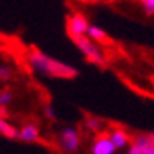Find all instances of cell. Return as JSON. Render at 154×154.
<instances>
[{
	"label": "cell",
	"mask_w": 154,
	"mask_h": 154,
	"mask_svg": "<svg viewBox=\"0 0 154 154\" xmlns=\"http://www.w3.org/2000/svg\"><path fill=\"white\" fill-rule=\"evenodd\" d=\"M28 63L36 75L45 78H73L76 76V69L66 63H61L54 57L43 54L42 50H31Z\"/></svg>",
	"instance_id": "6da1fadb"
},
{
	"label": "cell",
	"mask_w": 154,
	"mask_h": 154,
	"mask_svg": "<svg viewBox=\"0 0 154 154\" xmlns=\"http://www.w3.org/2000/svg\"><path fill=\"white\" fill-rule=\"evenodd\" d=\"M73 42H75V45L78 47V50H80L90 63L102 64L106 61L104 52L99 49L97 43L94 42L92 38H88V36H73Z\"/></svg>",
	"instance_id": "7a4b0ae2"
},
{
	"label": "cell",
	"mask_w": 154,
	"mask_h": 154,
	"mask_svg": "<svg viewBox=\"0 0 154 154\" xmlns=\"http://www.w3.org/2000/svg\"><path fill=\"white\" fill-rule=\"evenodd\" d=\"M92 24H88V19L80 12H75L68 17V31L71 38L73 36H87Z\"/></svg>",
	"instance_id": "3957f363"
},
{
	"label": "cell",
	"mask_w": 154,
	"mask_h": 154,
	"mask_svg": "<svg viewBox=\"0 0 154 154\" xmlns=\"http://www.w3.org/2000/svg\"><path fill=\"white\" fill-rule=\"evenodd\" d=\"M59 146L64 152H75L78 147H80V135L75 128L66 126L63 128V132L59 135Z\"/></svg>",
	"instance_id": "277c9868"
},
{
	"label": "cell",
	"mask_w": 154,
	"mask_h": 154,
	"mask_svg": "<svg viewBox=\"0 0 154 154\" xmlns=\"http://www.w3.org/2000/svg\"><path fill=\"white\" fill-rule=\"evenodd\" d=\"M118 151L109 135H99L92 144V154H114Z\"/></svg>",
	"instance_id": "5b68a950"
},
{
	"label": "cell",
	"mask_w": 154,
	"mask_h": 154,
	"mask_svg": "<svg viewBox=\"0 0 154 154\" xmlns=\"http://www.w3.org/2000/svg\"><path fill=\"white\" fill-rule=\"evenodd\" d=\"M133 144L139 147L142 154H154V133H151V135L140 133L135 137Z\"/></svg>",
	"instance_id": "8992f818"
},
{
	"label": "cell",
	"mask_w": 154,
	"mask_h": 154,
	"mask_svg": "<svg viewBox=\"0 0 154 154\" xmlns=\"http://www.w3.org/2000/svg\"><path fill=\"white\" fill-rule=\"evenodd\" d=\"M109 139L112 140V144L116 146V149H125V147L130 146V137L121 128H112L109 132Z\"/></svg>",
	"instance_id": "52a82bcc"
},
{
	"label": "cell",
	"mask_w": 154,
	"mask_h": 154,
	"mask_svg": "<svg viewBox=\"0 0 154 154\" xmlns=\"http://www.w3.org/2000/svg\"><path fill=\"white\" fill-rule=\"evenodd\" d=\"M19 139L23 142H35L38 139V126L33 123H26L19 128Z\"/></svg>",
	"instance_id": "ba28073f"
},
{
	"label": "cell",
	"mask_w": 154,
	"mask_h": 154,
	"mask_svg": "<svg viewBox=\"0 0 154 154\" xmlns=\"http://www.w3.org/2000/svg\"><path fill=\"white\" fill-rule=\"evenodd\" d=\"M0 133L5 137V139H17L19 137V130L16 128L12 123H9L7 119H0Z\"/></svg>",
	"instance_id": "9c48e42d"
},
{
	"label": "cell",
	"mask_w": 154,
	"mask_h": 154,
	"mask_svg": "<svg viewBox=\"0 0 154 154\" xmlns=\"http://www.w3.org/2000/svg\"><path fill=\"white\" fill-rule=\"evenodd\" d=\"M87 36H88V38H92L95 43L102 42V40H106V38H107V35H106L104 29H100L99 26H94V24L90 26V29H88V35H87Z\"/></svg>",
	"instance_id": "30bf717a"
},
{
	"label": "cell",
	"mask_w": 154,
	"mask_h": 154,
	"mask_svg": "<svg viewBox=\"0 0 154 154\" xmlns=\"http://www.w3.org/2000/svg\"><path fill=\"white\" fill-rule=\"evenodd\" d=\"M85 125L88 126L90 130L97 132V130H100V128H102V121H100V119H97V118H87Z\"/></svg>",
	"instance_id": "8fae6325"
},
{
	"label": "cell",
	"mask_w": 154,
	"mask_h": 154,
	"mask_svg": "<svg viewBox=\"0 0 154 154\" xmlns=\"http://www.w3.org/2000/svg\"><path fill=\"white\" fill-rule=\"evenodd\" d=\"M12 92H9V90H2L0 92V106H7L11 104V100H12Z\"/></svg>",
	"instance_id": "7c38bea8"
},
{
	"label": "cell",
	"mask_w": 154,
	"mask_h": 154,
	"mask_svg": "<svg viewBox=\"0 0 154 154\" xmlns=\"http://www.w3.org/2000/svg\"><path fill=\"white\" fill-rule=\"evenodd\" d=\"M140 4L147 14H154V0H140Z\"/></svg>",
	"instance_id": "4fadbf2b"
},
{
	"label": "cell",
	"mask_w": 154,
	"mask_h": 154,
	"mask_svg": "<svg viewBox=\"0 0 154 154\" xmlns=\"http://www.w3.org/2000/svg\"><path fill=\"white\" fill-rule=\"evenodd\" d=\"M125 154H142V152H140V149L135 146V144H132V146L128 147V151H126Z\"/></svg>",
	"instance_id": "5bb4252c"
},
{
	"label": "cell",
	"mask_w": 154,
	"mask_h": 154,
	"mask_svg": "<svg viewBox=\"0 0 154 154\" xmlns=\"http://www.w3.org/2000/svg\"><path fill=\"white\" fill-rule=\"evenodd\" d=\"M9 75H11V69L5 68V66H2V68H0V76L5 80V78H9Z\"/></svg>",
	"instance_id": "9a60e30c"
},
{
	"label": "cell",
	"mask_w": 154,
	"mask_h": 154,
	"mask_svg": "<svg viewBox=\"0 0 154 154\" xmlns=\"http://www.w3.org/2000/svg\"><path fill=\"white\" fill-rule=\"evenodd\" d=\"M45 114L49 116V118H54L56 114H54V107L52 106H45Z\"/></svg>",
	"instance_id": "2e32d148"
},
{
	"label": "cell",
	"mask_w": 154,
	"mask_h": 154,
	"mask_svg": "<svg viewBox=\"0 0 154 154\" xmlns=\"http://www.w3.org/2000/svg\"><path fill=\"white\" fill-rule=\"evenodd\" d=\"M80 2H94V0H80Z\"/></svg>",
	"instance_id": "e0dca14e"
}]
</instances>
